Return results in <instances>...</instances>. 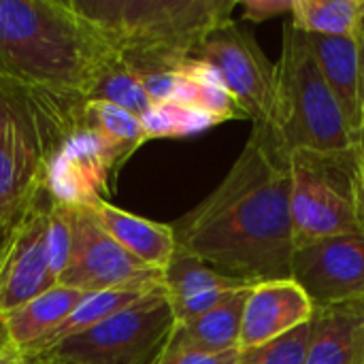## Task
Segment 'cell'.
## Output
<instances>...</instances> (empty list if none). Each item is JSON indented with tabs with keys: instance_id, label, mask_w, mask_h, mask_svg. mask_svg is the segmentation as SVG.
<instances>
[{
	"instance_id": "1",
	"label": "cell",
	"mask_w": 364,
	"mask_h": 364,
	"mask_svg": "<svg viewBox=\"0 0 364 364\" xmlns=\"http://www.w3.org/2000/svg\"><path fill=\"white\" fill-rule=\"evenodd\" d=\"M177 247L245 284L292 277L290 154L254 126L218 188L175 226Z\"/></svg>"
},
{
	"instance_id": "28",
	"label": "cell",
	"mask_w": 364,
	"mask_h": 364,
	"mask_svg": "<svg viewBox=\"0 0 364 364\" xmlns=\"http://www.w3.org/2000/svg\"><path fill=\"white\" fill-rule=\"evenodd\" d=\"M294 0H245L239 2L243 19L247 21H267L279 15L290 17Z\"/></svg>"
},
{
	"instance_id": "20",
	"label": "cell",
	"mask_w": 364,
	"mask_h": 364,
	"mask_svg": "<svg viewBox=\"0 0 364 364\" xmlns=\"http://www.w3.org/2000/svg\"><path fill=\"white\" fill-rule=\"evenodd\" d=\"M364 0H294L290 19L316 36L358 38Z\"/></svg>"
},
{
	"instance_id": "30",
	"label": "cell",
	"mask_w": 364,
	"mask_h": 364,
	"mask_svg": "<svg viewBox=\"0 0 364 364\" xmlns=\"http://www.w3.org/2000/svg\"><path fill=\"white\" fill-rule=\"evenodd\" d=\"M0 364H23V360L17 354H13V352L0 350Z\"/></svg>"
},
{
	"instance_id": "25",
	"label": "cell",
	"mask_w": 364,
	"mask_h": 364,
	"mask_svg": "<svg viewBox=\"0 0 364 364\" xmlns=\"http://www.w3.org/2000/svg\"><path fill=\"white\" fill-rule=\"evenodd\" d=\"M311 337V322L296 331L250 350H239L237 364H305L307 346Z\"/></svg>"
},
{
	"instance_id": "3",
	"label": "cell",
	"mask_w": 364,
	"mask_h": 364,
	"mask_svg": "<svg viewBox=\"0 0 364 364\" xmlns=\"http://www.w3.org/2000/svg\"><path fill=\"white\" fill-rule=\"evenodd\" d=\"M141 77L194 58L200 43L232 19L237 0H68Z\"/></svg>"
},
{
	"instance_id": "13",
	"label": "cell",
	"mask_w": 364,
	"mask_h": 364,
	"mask_svg": "<svg viewBox=\"0 0 364 364\" xmlns=\"http://www.w3.org/2000/svg\"><path fill=\"white\" fill-rule=\"evenodd\" d=\"M43 154L19 128L0 132V239L43 188Z\"/></svg>"
},
{
	"instance_id": "22",
	"label": "cell",
	"mask_w": 364,
	"mask_h": 364,
	"mask_svg": "<svg viewBox=\"0 0 364 364\" xmlns=\"http://www.w3.org/2000/svg\"><path fill=\"white\" fill-rule=\"evenodd\" d=\"M162 286H164L168 301L177 303V301H186L196 294H205V292H213V290L250 288L252 284L222 275L220 271L211 269L196 256L177 247L173 260L162 271Z\"/></svg>"
},
{
	"instance_id": "21",
	"label": "cell",
	"mask_w": 364,
	"mask_h": 364,
	"mask_svg": "<svg viewBox=\"0 0 364 364\" xmlns=\"http://www.w3.org/2000/svg\"><path fill=\"white\" fill-rule=\"evenodd\" d=\"M81 126L94 130L126 162L141 145L149 141L139 115L102 100H85L81 107Z\"/></svg>"
},
{
	"instance_id": "17",
	"label": "cell",
	"mask_w": 364,
	"mask_h": 364,
	"mask_svg": "<svg viewBox=\"0 0 364 364\" xmlns=\"http://www.w3.org/2000/svg\"><path fill=\"white\" fill-rule=\"evenodd\" d=\"M305 364H364V305L318 309Z\"/></svg>"
},
{
	"instance_id": "15",
	"label": "cell",
	"mask_w": 364,
	"mask_h": 364,
	"mask_svg": "<svg viewBox=\"0 0 364 364\" xmlns=\"http://www.w3.org/2000/svg\"><path fill=\"white\" fill-rule=\"evenodd\" d=\"M83 209L94 215V220L113 241H117L130 256H134L143 264L156 271H164L173 260L177 252L173 226L158 224L130 211L117 209L105 198H98Z\"/></svg>"
},
{
	"instance_id": "6",
	"label": "cell",
	"mask_w": 364,
	"mask_h": 364,
	"mask_svg": "<svg viewBox=\"0 0 364 364\" xmlns=\"http://www.w3.org/2000/svg\"><path fill=\"white\" fill-rule=\"evenodd\" d=\"M175 324L162 286L109 320L19 358L23 364H154L166 350Z\"/></svg>"
},
{
	"instance_id": "26",
	"label": "cell",
	"mask_w": 364,
	"mask_h": 364,
	"mask_svg": "<svg viewBox=\"0 0 364 364\" xmlns=\"http://www.w3.org/2000/svg\"><path fill=\"white\" fill-rule=\"evenodd\" d=\"M73 209L49 198L47 211V254L55 279L64 273L73 254Z\"/></svg>"
},
{
	"instance_id": "7",
	"label": "cell",
	"mask_w": 364,
	"mask_h": 364,
	"mask_svg": "<svg viewBox=\"0 0 364 364\" xmlns=\"http://www.w3.org/2000/svg\"><path fill=\"white\" fill-rule=\"evenodd\" d=\"M194 58L209 62L254 126H269L275 102L277 68L254 34L235 19L222 23L200 43Z\"/></svg>"
},
{
	"instance_id": "5",
	"label": "cell",
	"mask_w": 364,
	"mask_h": 364,
	"mask_svg": "<svg viewBox=\"0 0 364 364\" xmlns=\"http://www.w3.org/2000/svg\"><path fill=\"white\" fill-rule=\"evenodd\" d=\"M290 213L294 247L364 235L363 154H290Z\"/></svg>"
},
{
	"instance_id": "33",
	"label": "cell",
	"mask_w": 364,
	"mask_h": 364,
	"mask_svg": "<svg viewBox=\"0 0 364 364\" xmlns=\"http://www.w3.org/2000/svg\"><path fill=\"white\" fill-rule=\"evenodd\" d=\"M0 70H2V68H0Z\"/></svg>"
},
{
	"instance_id": "11",
	"label": "cell",
	"mask_w": 364,
	"mask_h": 364,
	"mask_svg": "<svg viewBox=\"0 0 364 364\" xmlns=\"http://www.w3.org/2000/svg\"><path fill=\"white\" fill-rule=\"evenodd\" d=\"M47 211L49 196L43 190L0 239V314L58 284L47 254Z\"/></svg>"
},
{
	"instance_id": "8",
	"label": "cell",
	"mask_w": 364,
	"mask_h": 364,
	"mask_svg": "<svg viewBox=\"0 0 364 364\" xmlns=\"http://www.w3.org/2000/svg\"><path fill=\"white\" fill-rule=\"evenodd\" d=\"M292 279L307 292L316 311L364 305V235L296 245Z\"/></svg>"
},
{
	"instance_id": "18",
	"label": "cell",
	"mask_w": 364,
	"mask_h": 364,
	"mask_svg": "<svg viewBox=\"0 0 364 364\" xmlns=\"http://www.w3.org/2000/svg\"><path fill=\"white\" fill-rule=\"evenodd\" d=\"M250 290L252 288L235 290L209 314L188 324H175L168 346L203 354H224L239 350L243 311Z\"/></svg>"
},
{
	"instance_id": "14",
	"label": "cell",
	"mask_w": 364,
	"mask_h": 364,
	"mask_svg": "<svg viewBox=\"0 0 364 364\" xmlns=\"http://www.w3.org/2000/svg\"><path fill=\"white\" fill-rule=\"evenodd\" d=\"M85 292L55 284L41 296L0 314V350L17 356L49 337L81 303Z\"/></svg>"
},
{
	"instance_id": "4",
	"label": "cell",
	"mask_w": 364,
	"mask_h": 364,
	"mask_svg": "<svg viewBox=\"0 0 364 364\" xmlns=\"http://www.w3.org/2000/svg\"><path fill=\"white\" fill-rule=\"evenodd\" d=\"M275 102L269 128L288 154L356 151L354 132L331 92L305 32L288 17L282 55L275 64Z\"/></svg>"
},
{
	"instance_id": "19",
	"label": "cell",
	"mask_w": 364,
	"mask_h": 364,
	"mask_svg": "<svg viewBox=\"0 0 364 364\" xmlns=\"http://www.w3.org/2000/svg\"><path fill=\"white\" fill-rule=\"evenodd\" d=\"M158 288H162V282H154V284H139V286H128V288H115V290H105V292H94V294H85L81 299V303L73 309V314L49 335L45 337L41 343H36L30 352H38L45 350L49 346H55L73 335H79L105 320H109L111 316L128 309L130 305L139 303L141 299H145L147 294L156 292ZM23 356V354H21Z\"/></svg>"
},
{
	"instance_id": "27",
	"label": "cell",
	"mask_w": 364,
	"mask_h": 364,
	"mask_svg": "<svg viewBox=\"0 0 364 364\" xmlns=\"http://www.w3.org/2000/svg\"><path fill=\"white\" fill-rule=\"evenodd\" d=\"M239 350L224 352V354H203V352H190V350H177L166 346L162 356L154 364H237Z\"/></svg>"
},
{
	"instance_id": "2",
	"label": "cell",
	"mask_w": 364,
	"mask_h": 364,
	"mask_svg": "<svg viewBox=\"0 0 364 364\" xmlns=\"http://www.w3.org/2000/svg\"><path fill=\"white\" fill-rule=\"evenodd\" d=\"M113 55L68 0H0V68L23 83L83 98Z\"/></svg>"
},
{
	"instance_id": "12",
	"label": "cell",
	"mask_w": 364,
	"mask_h": 364,
	"mask_svg": "<svg viewBox=\"0 0 364 364\" xmlns=\"http://www.w3.org/2000/svg\"><path fill=\"white\" fill-rule=\"evenodd\" d=\"M314 316L316 307L311 299L292 277L256 284L245 301L239 350L271 343L309 324Z\"/></svg>"
},
{
	"instance_id": "29",
	"label": "cell",
	"mask_w": 364,
	"mask_h": 364,
	"mask_svg": "<svg viewBox=\"0 0 364 364\" xmlns=\"http://www.w3.org/2000/svg\"><path fill=\"white\" fill-rule=\"evenodd\" d=\"M358 149L364 156V45H360V132H358Z\"/></svg>"
},
{
	"instance_id": "24",
	"label": "cell",
	"mask_w": 364,
	"mask_h": 364,
	"mask_svg": "<svg viewBox=\"0 0 364 364\" xmlns=\"http://www.w3.org/2000/svg\"><path fill=\"white\" fill-rule=\"evenodd\" d=\"M141 122L149 141L194 136L218 126V119H213L211 115L175 100L151 105V109L141 117Z\"/></svg>"
},
{
	"instance_id": "16",
	"label": "cell",
	"mask_w": 364,
	"mask_h": 364,
	"mask_svg": "<svg viewBox=\"0 0 364 364\" xmlns=\"http://www.w3.org/2000/svg\"><path fill=\"white\" fill-rule=\"evenodd\" d=\"M311 53L335 94L358 143L360 132V41L305 34Z\"/></svg>"
},
{
	"instance_id": "32",
	"label": "cell",
	"mask_w": 364,
	"mask_h": 364,
	"mask_svg": "<svg viewBox=\"0 0 364 364\" xmlns=\"http://www.w3.org/2000/svg\"><path fill=\"white\" fill-rule=\"evenodd\" d=\"M363 198H364V156H363Z\"/></svg>"
},
{
	"instance_id": "23",
	"label": "cell",
	"mask_w": 364,
	"mask_h": 364,
	"mask_svg": "<svg viewBox=\"0 0 364 364\" xmlns=\"http://www.w3.org/2000/svg\"><path fill=\"white\" fill-rule=\"evenodd\" d=\"M83 100L111 102V105H117L139 117H143L154 105L143 87L141 77L117 53L96 73Z\"/></svg>"
},
{
	"instance_id": "10",
	"label": "cell",
	"mask_w": 364,
	"mask_h": 364,
	"mask_svg": "<svg viewBox=\"0 0 364 364\" xmlns=\"http://www.w3.org/2000/svg\"><path fill=\"white\" fill-rule=\"evenodd\" d=\"M73 254L58 284L85 294L162 282L156 271L113 241L87 209H73Z\"/></svg>"
},
{
	"instance_id": "9",
	"label": "cell",
	"mask_w": 364,
	"mask_h": 364,
	"mask_svg": "<svg viewBox=\"0 0 364 364\" xmlns=\"http://www.w3.org/2000/svg\"><path fill=\"white\" fill-rule=\"evenodd\" d=\"M122 156L87 126H77L45 160L43 188L47 196L70 209L98 198L107 200L111 177L122 168Z\"/></svg>"
},
{
	"instance_id": "31",
	"label": "cell",
	"mask_w": 364,
	"mask_h": 364,
	"mask_svg": "<svg viewBox=\"0 0 364 364\" xmlns=\"http://www.w3.org/2000/svg\"><path fill=\"white\" fill-rule=\"evenodd\" d=\"M358 41H360V45H364V6H363V13H360V30H358Z\"/></svg>"
}]
</instances>
